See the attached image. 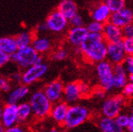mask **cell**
<instances>
[{
	"mask_svg": "<svg viewBox=\"0 0 133 132\" xmlns=\"http://www.w3.org/2000/svg\"><path fill=\"white\" fill-rule=\"evenodd\" d=\"M68 108H69V104L66 103L65 101L62 100L60 101L54 103L52 105L49 116L58 126L63 127L66 114H68Z\"/></svg>",
	"mask_w": 133,
	"mask_h": 132,
	"instance_id": "cell-13",
	"label": "cell"
},
{
	"mask_svg": "<svg viewBox=\"0 0 133 132\" xmlns=\"http://www.w3.org/2000/svg\"><path fill=\"white\" fill-rule=\"evenodd\" d=\"M111 13L112 12L108 8L107 5L105 3H100L95 5L92 8L90 16L92 20L99 21L105 24L109 21Z\"/></svg>",
	"mask_w": 133,
	"mask_h": 132,
	"instance_id": "cell-17",
	"label": "cell"
},
{
	"mask_svg": "<svg viewBox=\"0 0 133 132\" xmlns=\"http://www.w3.org/2000/svg\"><path fill=\"white\" fill-rule=\"evenodd\" d=\"M82 98L79 88V82H71L64 85L63 99L66 103L74 104Z\"/></svg>",
	"mask_w": 133,
	"mask_h": 132,
	"instance_id": "cell-18",
	"label": "cell"
},
{
	"mask_svg": "<svg viewBox=\"0 0 133 132\" xmlns=\"http://www.w3.org/2000/svg\"><path fill=\"white\" fill-rule=\"evenodd\" d=\"M47 30H48V28H47V26H46L45 23L40 24L37 25V32H45Z\"/></svg>",
	"mask_w": 133,
	"mask_h": 132,
	"instance_id": "cell-41",
	"label": "cell"
},
{
	"mask_svg": "<svg viewBox=\"0 0 133 132\" xmlns=\"http://www.w3.org/2000/svg\"><path fill=\"white\" fill-rule=\"evenodd\" d=\"M68 57V51L65 49H58L55 51H54L51 54V58L54 61H63L64 59Z\"/></svg>",
	"mask_w": 133,
	"mask_h": 132,
	"instance_id": "cell-29",
	"label": "cell"
},
{
	"mask_svg": "<svg viewBox=\"0 0 133 132\" xmlns=\"http://www.w3.org/2000/svg\"><path fill=\"white\" fill-rule=\"evenodd\" d=\"M29 93V88L28 85L21 83L8 92L6 96V103L10 104H18L19 101H23Z\"/></svg>",
	"mask_w": 133,
	"mask_h": 132,
	"instance_id": "cell-19",
	"label": "cell"
},
{
	"mask_svg": "<svg viewBox=\"0 0 133 132\" xmlns=\"http://www.w3.org/2000/svg\"><path fill=\"white\" fill-rule=\"evenodd\" d=\"M130 117H131V116L129 114L123 113L122 111L121 113L115 117V120H116L118 126L121 128H123V130H125V129H127L128 124H129Z\"/></svg>",
	"mask_w": 133,
	"mask_h": 132,
	"instance_id": "cell-27",
	"label": "cell"
},
{
	"mask_svg": "<svg viewBox=\"0 0 133 132\" xmlns=\"http://www.w3.org/2000/svg\"><path fill=\"white\" fill-rule=\"evenodd\" d=\"M32 115V108L29 102H21L18 104L17 106V116L18 123L23 124L27 122L29 117Z\"/></svg>",
	"mask_w": 133,
	"mask_h": 132,
	"instance_id": "cell-24",
	"label": "cell"
},
{
	"mask_svg": "<svg viewBox=\"0 0 133 132\" xmlns=\"http://www.w3.org/2000/svg\"><path fill=\"white\" fill-rule=\"evenodd\" d=\"M69 24L71 27H81V26H84V19L83 17L77 13L73 17H71L69 20Z\"/></svg>",
	"mask_w": 133,
	"mask_h": 132,
	"instance_id": "cell-32",
	"label": "cell"
},
{
	"mask_svg": "<svg viewBox=\"0 0 133 132\" xmlns=\"http://www.w3.org/2000/svg\"><path fill=\"white\" fill-rule=\"evenodd\" d=\"M91 116V111L84 105L74 104L69 105L63 127L66 130L75 129L84 124Z\"/></svg>",
	"mask_w": 133,
	"mask_h": 132,
	"instance_id": "cell-2",
	"label": "cell"
},
{
	"mask_svg": "<svg viewBox=\"0 0 133 132\" xmlns=\"http://www.w3.org/2000/svg\"><path fill=\"white\" fill-rule=\"evenodd\" d=\"M79 88L82 97H87L92 93V90L89 85L84 82H79Z\"/></svg>",
	"mask_w": 133,
	"mask_h": 132,
	"instance_id": "cell-33",
	"label": "cell"
},
{
	"mask_svg": "<svg viewBox=\"0 0 133 132\" xmlns=\"http://www.w3.org/2000/svg\"><path fill=\"white\" fill-rule=\"evenodd\" d=\"M6 130V128L3 127V125L2 124V122H0V132H4Z\"/></svg>",
	"mask_w": 133,
	"mask_h": 132,
	"instance_id": "cell-45",
	"label": "cell"
},
{
	"mask_svg": "<svg viewBox=\"0 0 133 132\" xmlns=\"http://www.w3.org/2000/svg\"><path fill=\"white\" fill-rule=\"evenodd\" d=\"M17 106L18 104L6 103L4 105L3 116L0 122H2L6 130L18 124Z\"/></svg>",
	"mask_w": 133,
	"mask_h": 132,
	"instance_id": "cell-12",
	"label": "cell"
},
{
	"mask_svg": "<svg viewBox=\"0 0 133 132\" xmlns=\"http://www.w3.org/2000/svg\"><path fill=\"white\" fill-rule=\"evenodd\" d=\"M10 62V55L6 54L2 50H0V67H3V66L8 64Z\"/></svg>",
	"mask_w": 133,
	"mask_h": 132,
	"instance_id": "cell-37",
	"label": "cell"
},
{
	"mask_svg": "<svg viewBox=\"0 0 133 132\" xmlns=\"http://www.w3.org/2000/svg\"><path fill=\"white\" fill-rule=\"evenodd\" d=\"M128 80H129V82L133 85V75H130L128 76Z\"/></svg>",
	"mask_w": 133,
	"mask_h": 132,
	"instance_id": "cell-46",
	"label": "cell"
},
{
	"mask_svg": "<svg viewBox=\"0 0 133 132\" xmlns=\"http://www.w3.org/2000/svg\"><path fill=\"white\" fill-rule=\"evenodd\" d=\"M11 80H13L15 83H16V84L21 83V73H19V72H16V73H14V74L11 75Z\"/></svg>",
	"mask_w": 133,
	"mask_h": 132,
	"instance_id": "cell-40",
	"label": "cell"
},
{
	"mask_svg": "<svg viewBox=\"0 0 133 132\" xmlns=\"http://www.w3.org/2000/svg\"><path fill=\"white\" fill-rule=\"evenodd\" d=\"M45 24L48 30L53 32H62L69 24L68 19L64 17L57 9L50 12L45 19Z\"/></svg>",
	"mask_w": 133,
	"mask_h": 132,
	"instance_id": "cell-8",
	"label": "cell"
},
{
	"mask_svg": "<svg viewBox=\"0 0 133 132\" xmlns=\"http://www.w3.org/2000/svg\"><path fill=\"white\" fill-rule=\"evenodd\" d=\"M102 35L107 42L121 41L123 38L122 29L118 27L115 24H112L110 21L104 24Z\"/></svg>",
	"mask_w": 133,
	"mask_h": 132,
	"instance_id": "cell-16",
	"label": "cell"
},
{
	"mask_svg": "<svg viewBox=\"0 0 133 132\" xmlns=\"http://www.w3.org/2000/svg\"><path fill=\"white\" fill-rule=\"evenodd\" d=\"M123 64L126 69L127 73L129 75H133V54L126 56Z\"/></svg>",
	"mask_w": 133,
	"mask_h": 132,
	"instance_id": "cell-31",
	"label": "cell"
},
{
	"mask_svg": "<svg viewBox=\"0 0 133 132\" xmlns=\"http://www.w3.org/2000/svg\"><path fill=\"white\" fill-rule=\"evenodd\" d=\"M63 83L60 80H55L46 84L43 88V91L52 104H54L63 100Z\"/></svg>",
	"mask_w": 133,
	"mask_h": 132,
	"instance_id": "cell-10",
	"label": "cell"
},
{
	"mask_svg": "<svg viewBox=\"0 0 133 132\" xmlns=\"http://www.w3.org/2000/svg\"><path fill=\"white\" fill-rule=\"evenodd\" d=\"M38 54L32 45L18 48L16 53L10 55V62L16 63L21 69L24 70L35 63Z\"/></svg>",
	"mask_w": 133,
	"mask_h": 132,
	"instance_id": "cell-6",
	"label": "cell"
},
{
	"mask_svg": "<svg viewBox=\"0 0 133 132\" xmlns=\"http://www.w3.org/2000/svg\"><path fill=\"white\" fill-rule=\"evenodd\" d=\"M109 21L122 29L133 22V10L126 6L121 10L112 12Z\"/></svg>",
	"mask_w": 133,
	"mask_h": 132,
	"instance_id": "cell-11",
	"label": "cell"
},
{
	"mask_svg": "<svg viewBox=\"0 0 133 132\" xmlns=\"http://www.w3.org/2000/svg\"><path fill=\"white\" fill-rule=\"evenodd\" d=\"M11 89V84L8 80L5 78L0 77V92H8Z\"/></svg>",
	"mask_w": 133,
	"mask_h": 132,
	"instance_id": "cell-34",
	"label": "cell"
},
{
	"mask_svg": "<svg viewBox=\"0 0 133 132\" xmlns=\"http://www.w3.org/2000/svg\"><path fill=\"white\" fill-rule=\"evenodd\" d=\"M96 64V72L99 87L106 92H111L114 89V86H113V75H114L113 67L114 65L107 59H105Z\"/></svg>",
	"mask_w": 133,
	"mask_h": 132,
	"instance_id": "cell-5",
	"label": "cell"
},
{
	"mask_svg": "<svg viewBox=\"0 0 133 132\" xmlns=\"http://www.w3.org/2000/svg\"><path fill=\"white\" fill-rule=\"evenodd\" d=\"M114 75H113V86L115 90H122V88L129 82L128 74L123 63L115 64L113 67Z\"/></svg>",
	"mask_w": 133,
	"mask_h": 132,
	"instance_id": "cell-14",
	"label": "cell"
},
{
	"mask_svg": "<svg viewBox=\"0 0 133 132\" xmlns=\"http://www.w3.org/2000/svg\"><path fill=\"white\" fill-rule=\"evenodd\" d=\"M123 37H133V22L122 28Z\"/></svg>",
	"mask_w": 133,
	"mask_h": 132,
	"instance_id": "cell-36",
	"label": "cell"
},
{
	"mask_svg": "<svg viewBox=\"0 0 133 132\" xmlns=\"http://www.w3.org/2000/svg\"><path fill=\"white\" fill-rule=\"evenodd\" d=\"M48 71V65L42 62L41 64H33L28 68L23 70L21 73V83L25 85H31L35 83L46 74Z\"/></svg>",
	"mask_w": 133,
	"mask_h": 132,
	"instance_id": "cell-7",
	"label": "cell"
},
{
	"mask_svg": "<svg viewBox=\"0 0 133 132\" xmlns=\"http://www.w3.org/2000/svg\"><path fill=\"white\" fill-rule=\"evenodd\" d=\"M127 56L123 45V41H118L114 42H108L106 59L113 65L123 63Z\"/></svg>",
	"mask_w": 133,
	"mask_h": 132,
	"instance_id": "cell-9",
	"label": "cell"
},
{
	"mask_svg": "<svg viewBox=\"0 0 133 132\" xmlns=\"http://www.w3.org/2000/svg\"><path fill=\"white\" fill-rule=\"evenodd\" d=\"M32 116L37 119H44L50 115L52 102L45 96L43 90H37L30 96L29 101Z\"/></svg>",
	"mask_w": 133,
	"mask_h": 132,
	"instance_id": "cell-3",
	"label": "cell"
},
{
	"mask_svg": "<svg viewBox=\"0 0 133 132\" xmlns=\"http://www.w3.org/2000/svg\"><path fill=\"white\" fill-rule=\"evenodd\" d=\"M89 32H94V33H102V31L104 29V24L99 21L92 20L91 21L87 26Z\"/></svg>",
	"mask_w": 133,
	"mask_h": 132,
	"instance_id": "cell-28",
	"label": "cell"
},
{
	"mask_svg": "<svg viewBox=\"0 0 133 132\" xmlns=\"http://www.w3.org/2000/svg\"><path fill=\"white\" fill-rule=\"evenodd\" d=\"M0 77H1V76H0Z\"/></svg>",
	"mask_w": 133,
	"mask_h": 132,
	"instance_id": "cell-48",
	"label": "cell"
},
{
	"mask_svg": "<svg viewBox=\"0 0 133 132\" xmlns=\"http://www.w3.org/2000/svg\"><path fill=\"white\" fill-rule=\"evenodd\" d=\"M89 34V31L87 28L84 26L81 27H71L66 35L68 41L73 46L78 48L81 46L82 42Z\"/></svg>",
	"mask_w": 133,
	"mask_h": 132,
	"instance_id": "cell-15",
	"label": "cell"
},
{
	"mask_svg": "<svg viewBox=\"0 0 133 132\" xmlns=\"http://www.w3.org/2000/svg\"><path fill=\"white\" fill-rule=\"evenodd\" d=\"M111 11V12H115L127 6V0H105L104 2Z\"/></svg>",
	"mask_w": 133,
	"mask_h": 132,
	"instance_id": "cell-26",
	"label": "cell"
},
{
	"mask_svg": "<svg viewBox=\"0 0 133 132\" xmlns=\"http://www.w3.org/2000/svg\"><path fill=\"white\" fill-rule=\"evenodd\" d=\"M57 10L69 20L78 13V6L73 0H63L58 5Z\"/></svg>",
	"mask_w": 133,
	"mask_h": 132,
	"instance_id": "cell-21",
	"label": "cell"
},
{
	"mask_svg": "<svg viewBox=\"0 0 133 132\" xmlns=\"http://www.w3.org/2000/svg\"><path fill=\"white\" fill-rule=\"evenodd\" d=\"M131 1H133V0H131Z\"/></svg>",
	"mask_w": 133,
	"mask_h": 132,
	"instance_id": "cell-47",
	"label": "cell"
},
{
	"mask_svg": "<svg viewBox=\"0 0 133 132\" xmlns=\"http://www.w3.org/2000/svg\"><path fill=\"white\" fill-rule=\"evenodd\" d=\"M128 109H129V114L133 117V100H131V101L129 103Z\"/></svg>",
	"mask_w": 133,
	"mask_h": 132,
	"instance_id": "cell-43",
	"label": "cell"
},
{
	"mask_svg": "<svg viewBox=\"0 0 133 132\" xmlns=\"http://www.w3.org/2000/svg\"><path fill=\"white\" fill-rule=\"evenodd\" d=\"M34 37V34L30 32H22L19 33L16 37H15L18 48H23L32 45Z\"/></svg>",
	"mask_w": 133,
	"mask_h": 132,
	"instance_id": "cell-25",
	"label": "cell"
},
{
	"mask_svg": "<svg viewBox=\"0 0 133 132\" xmlns=\"http://www.w3.org/2000/svg\"><path fill=\"white\" fill-rule=\"evenodd\" d=\"M24 130H25V129L22 126H21V125H17V124L6 130V131H8V132H24Z\"/></svg>",
	"mask_w": 133,
	"mask_h": 132,
	"instance_id": "cell-39",
	"label": "cell"
},
{
	"mask_svg": "<svg viewBox=\"0 0 133 132\" xmlns=\"http://www.w3.org/2000/svg\"><path fill=\"white\" fill-rule=\"evenodd\" d=\"M122 94L128 99L133 97V85L130 82H128L122 88Z\"/></svg>",
	"mask_w": 133,
	"mask_h": 132,
	"instance_id": "cell-35",
	"label": "cell"
},
{
	"mask_svg": "<svg viewBox=\"0 0 133 132\" xmlns=\"http://www.w3.org/2000/svg\"><path fill=\"white\" fill-rule=\"evenodd\" d=\"M0 50L9 55L14 54L18 50L16 38L13 37H0Z\"/></svg>",
	"mask_w": 133,
	"mask_h": 132,
	"instance_id": "cell-23",
	"label": "cell"
},
{
	"mask_svg": "<svg viewBox=\"0 0 133 132\" xmlns=\"http://www.w3.org/2000/svg\"><path fill=\"white\" fill-rule=\"evenodd\" d=\"M32 46L39 54H43L51 49V41L46 37H34Z\"/></svg>",
	"mask_w": 133,
	"mask_h": 132,
	"instance_id": "cell-22",
	"label": "cell"
},
{
	"mask_svg": "<svg viewBox=\"0 0 133 132\" xmlns=\"http://www.w3.org/2000/svg\"><path fill=\"white\" fill-rule=\"evenodd\" d=\"M3 108H4V105L0 103V121H1V118H2V116H3Z\"/></svg>",
	"mask_w": 133,
	"mask_h": 132,
	"instance_id": "cell-44",
	"label": "cell"
},
{
	"mask_svg": "<svg viewBox=\"0 0 133 132\" xmlns=\"http://www.w3.org/2000/svg\"><path fill=\"white\" fill-rule=\"evenodd\" d=\"M107 44L102 33L89 32L79 47L84 60L90 63H97L106 59Z\"/></svg>",
	"mask_w": 133,
	"mask_h": 132,
	"instance_id": "cell-1",
	"label": "cell"
},
{
	"mask_svg": "<svg viewBox=\"0 0 133 132\" xmlns=\"http://www.w3.org/2000/svg\"><path fill=\"white\" fill-rule=\"evenodd\" d=\"M92 93L94 94L96 97L99 98V99H102V98H104L105 96V93L106 92L105 90H103L102 88H97L96 90H94V92H92Z\"/></svg>",
	"mask_w": 133,
	"mask_h": 132,
	"instance_id": "cell-38",
	"label": "cell"
},
{
	"mask_svg": "<svg viewBox=\"0 0 133 132\" xmlns=\"http://www.w3.org/2000/svg\"><path fill=\"white\" fill-rule=\"evenodd\" d=\"M122 41L127 55L133 54V37H123Z\"/></svg>",
	"mask_w": 133,
	"mask_h": 132,
	"instance_id": "cell-30",
	"label": "cell"
},
{
	"mask_svg": "<svg viewBox=\"0 0 133 132\" xmlns=\"http://www.w3.org/2000/svg\"><path fill=\"white\" fill-rule=\"evenodd\" d=\"M131 116V115H130ZM127 130L129 132H133V117L131 116L130 117V121H129V124H128V126L127 127Z\"/></svg>",
	"mask_w": 133,
	"mask_h": 132,
	"instance_id": "cell-42",
	"label": "cell"
},
{
	"mask_svg": "<svg viewBox=\"0 0 133 132\" xmlns=\"http://www.w3.org/2000/svg\"><path fill=\"white\" fill-rule=\"evenodd\" d=\"M97 126L102 132H123V129L118 126L115 118L102 116L97 121Z\"/></svg>",
	"mask_w": 133,
	"mask_h": 132,
	"instance_id": "cell-20",
	"label": "cell"
},
{
	"mask_svg": "<svg viewBox=\"0 0 133 132\" xmlns=\"http://www.w3.org/2000/svg\"><path fill=\"white\" fill-rule=\"evenodd\" d=\"M128 104V98L122 93L109 96L103 101L101 107L102 116L115 118Z\"/></svg>",
	"mask_w": 133,
	"mask_h": 132,
	"instance_id": "cell-4",
	"label": "cell"
}]
</instances>
